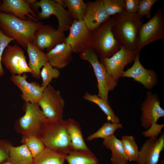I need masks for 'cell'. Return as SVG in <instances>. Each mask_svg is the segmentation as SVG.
I'll return each mask as SVG.
<instances>
[{
  "label": "cell",
  "instance_id": "16",
  "mask_svg": "<svg viewBox=\"0 0 164 164\" xmlns=\"http://www.w3.org/2000/svg\"><path fill=\"white\" fill-rule=\"evenodd\" d=\"M26 73L22 75H12L10 80L21 91L22 99L25 102L37 104L41 98L45 88L35 81L27 80Z\"/></svg>",
  "mask_w": 164,
  "mask_h": 164
},
{
  "label": "cell",
  "instance_id": "27",
  "mask_svg": "<svg viewBox=\"0 0 164 164\" xmlns=\"http://www.w3.org/2000/svg\"><path fill=\"white\" fill-rule=\"evenodd\" d=\"M66 155L45 147L41 154L33 158L32 164H63Z\"/></svg>",
  "mask_w": 164,
  "mask_h": 164
},
{
  "label": "cell",
  "instance_id": "9",
  "mask_svg": "<svg viewBox=\"0 0 164 164\" xmlns=\"http://www.w3.org/2000/svg\"><path fill=\"white\" fill-rule=\"evenodd\" d=\"M37 104L47 119H63L64 101L60 92L50 85L45 88Z\"/></svg>",
  "mask_w": 164,
  "mask_h": 164
},
{
  "label": "cell",
  "instance_id": "8",
  "mask_svg": "<svg viewBox=\"0 0 164 164\" xmlns=\"http://www.w3.org/2000/svg\"><path fill=\"white\" fill-rule=\"evenodd\" d=\"M32 5L35 9H41V11L36 16L37 20H44L54 15L58 22L57 29L64 32L69 31L74 20L68 11L55 0H36Z\"/></svg>",
  "mask_w": 164,
  "mask_h": 164
},
{
  "label": "cell",
  "instance_id": "7",
  "mask_svg": "<svg viewBox=\"0 0 164 164\" xmlns=\"http://www.w3.org/2000/svg\"><path fill=\"white\" fill-rule=\"evenodd\" d=\"M164 38V23L163 11L158 9L154 15L143 23L139 32L136 52L139 53L142 48L150 43Z\"/></svg>",
  "mask_w": 164,
  "mask_h": 164
},
{
  "label": "cell",
  "instance_id": "6",
  "mask_svg": "<svg viewBox=\"0 0 164 164\" xmlns=\"http://www.w3.org/2000/svg\"><path fill=\"white\" fill-rule=\"evenodd\" d=\"M80 58L88 62L92 66L97 81V95L109 103L108 95L117 86L118 82L108 73L99 60L98 56L91 46L80 53Z\"/></svg>",
  "mask_w": 164,
  "mask_h": 164
},
{
  "label": "cell",
  "instance_id": "18",
  "mask_svg": "<svg viewBox=\"0 0 164 164\" xmlns=\"http://www.w3.org/2000/svg\"><path fill=\"white\" fill-rule=\"evenodd\" d=\"M33 0H3L0 4V12L11 14L23 20L28 17L38 21L36 15L31 8Z\"/></svg>",
  "mask_w": 164,
  "mask_h": 164
},
{
  "label": "cell",
  "instance_id": "1",
  "mask_svg": "<svg viewBox=\"0 0 164 164\" xmlns=\"http://www.w3.org/2000/svg\"><path fill=\"white\" fill-rule=\"evenodd\" d=\"M43 23L28 17L26 20L12 14L0 12V30L6 36L13 38L17 43L26 49L28 43L32 42L35 31Z\"/></svg>",
  "mask_w": 164,
  "mask_h": 164
},
{
  "label": "cell",
  "instance_id": "14",
  "mask_svg": "<svg viewBox=\"0 0 164 164\" xmlns=\"http://www.w3.org/2000/svg\"><path fill=\"white\" fill-rule=\"evenodd\" d=\"M141 125L146 130L164 116V110L160 106L158 95L151 91L147 92L146 98L141 104Z\"/></svg>",
  "mask_w": 164,
  "mask_h": 164
},
{
  "label": "cell",
  "instance_id": "28",
  "mask_svg": "<svg viewBox=\"0 0 164 164\" xmlns=\"http://www.w3.org/2000/svg\"><path fill=\"white\" fill-rule=\"evenodd\" d=\"M66 7L74 20H83L85 16L87 5L83 0H65Z\"/></svg>",
  "mask_w": 164,
  "mask_h": 164
},
{
  "label": "cell",
  "instance_id": "31",
  "mask_svg": "<svg viewBox=\"0 0 164 164\" xmlns=\"http://www.w3.org/2000/svg\"><path fill=\"white\" fill-rule=\"evenodd\" d=\"M21 142L27 147L33 158L41 154L45 148L42 140L37 137L22 136Z\"/></svg>",
  "mask_w": 164,
  "mask_h": 164
},
{
  "label": "cell",
  "instance_id": "5",
  "mask_svg": "<svg viewBox=\"0 0 164 164\" xmlns=\"http://www.w3.org/2000/svg\"><path fill=\"white\" fill-rule=\"evenodd\" d=\"M23 108L24 115L15 123V131L22 136L39 138L42 128L46 118L37 103L25 102Z\"/></svg>",
  "mask_w": 164,
  "mask_h": 164
},
{
  "label": "cell",
  "instance_id": "26",
  "mask_svg": "<svg viewBox=\"0 0 164 164\" xmlns=\"http://www.w3.org/2000/svg\"><path fill=\"white\" fill-rule=\"evenodd\" d=\"M83 99L97 105L104 114L107 116L108 121L113 123H120L119 118L116 116L109 103L96 94H92L86 92L83 97Z\"/></svg>",
  "mask_w": 164,
  "mask_h": 164
},
{
  "label": "cell",
  "instance_id": "2",
  "mask_svg": "<svg viewBox=\"0 0 164 164\" xmlns=\"http://www.w3.org/2000/svg\"><path fill=\"white\" fill-rule=\"evenodd\" d=\"M112 17L114 20L112 30L116 39L128 50L136 52L142 18L137 13H128L125 10Z\"/></svg>",
  "mask_w": 164,
  "mask_h": 164
},
{
  "label": "cell",
  "instance_id": "3",
  "mask_svg": "<svg viewBox=\"0 0 164 164\" xmlns=\"http://www.w3.org/2000/svg\"><path fill=\"white\" fill-rule=\"evenodd\" d=\"M39 138L46 148L67 155L73 149L66 125V120L46 118Z\"/></svg>",
  "mask_w": 164,
  "mask_h": 164
},
{
  "label": "cell",
  "instance_id": "36",
  "mask_svg": "<svg viewBox=\"0 0 164 164\" xmlns=\"http://www.w3.org/2000/svg\"><path fill=\"white\" fill-rule=\"evenodd\" d=\"M12 145L9 141L0 139V164L9 160V148Z\"/></svg>",
  "mask_w": 164,
  "mask_h": 164
},
{
  "label": "cell",
  "instance_id": "38",
  "mask_svg": "<svg viewBox=\"0 0 164 164\" xmlns=\"http://www.w3.org/2000/svg\"><path fill=\"white\" fill-rule=\"evenodd\" d=\"M139 0H125V10L130 13H137Z\"/></svg>",
  "mask_w": 164,
  "mask_h": 164
},
{
  "label": "cell",
  "instance_id": "19",
  "mask_svg": "<svg viewBox=\"0 0 164 164\" xmlns=\"http://www.w3.org/2000/svg\"><path fill=\"white\" fill-rule=\"evenodd\" d=\"M87 9L83 20L88 28L93 31L111 17L107 13L102 0L87 1Z\"/></svg>",
  "mask_w": 164,
  "mask_h": 164
},
{
  "label": "cell",
  "instance_id": "24",
  "mask_svg": "<svg viewBox=\"0 0 164 164\" xmlns=\"http://www.w3.org/2000/svg\"><path fill=\"white\" fill-rule=\"evenodd\" d=\"M33 158L28 148L24 144L17 146H11L9 160L12 164H32Z\"/></svg>",
  "mask_w": 164,
  "mask_h": 164
},
{
  "label": "cell",
  "instance_id": "11",
  "mask_svg": "<svg viewBox=\"0 0 164 164\" xmlns=\"http://www.w3.org/2000/svg\"><path fill=\"white\" fill-rule=\"evenodd\" d=\"M65 43L70 47L73 53H80L91 46L92 32L82 21L74 20Z\"/></svg>",
  "mask_w": 164,
  "mask_h": 164
},
{
  "label": "cell",
  "instance_id": "12",
  "mask_svg": "<svg viewBox=\"0 0 164 164\" xmlns=\"http://www.w3.org/2000/svg\"><path fill=\"white\" fill-rule=\"evenodd\" d=\"M2 63L12 75L31 73L26 61V57L22 48L17 44L8 45L5 49Z\"/></svg>",
  "mask_w": 164,
  "mask_h": 164
},
{
  "label": "cell",
  "instance_id": "17",
  "mask_svg": "<svg viewBox=\"0 0 164 164\" xmlns=\"http://www.w3.org/2000/svg\"><path fill=\"white\" fill-rule=\"evenodd\" d=\"M132 67L124 71L122 77L133 78L141 84L146 89H151L158 82L156 73L153 70L145 69L139 60V53L137 54Z\"/></svg>",
  "mask_w": 164,
  "mask_h": 164
},
{
  "label": "cell",
  "instance_id": "30",
  "mask_svg": "<svg viewBox=\"0 0 164 164\" xmlns=\"http://www.w3.org/2000/svg\"><path fill=\"white\" fill-rule=\"evenodd\" d=\"M121 140L128 161L135 162L138 155L139 149L135 138L132 135H125L121 136Z\"/></svg>",
  "mask_w": 164,
  "mask_h": 164
},
{
  "label": "cell",
  "instance_id": "13",
  "mask_svg": "<svg viewBox=\"0 0 164 164\" xmlns=\"http://www.w3.org/2000/svg\"><path fill=\"white\" fill-rule=\"evenodd\" d=\"M64 32L49 25H42L34 33L32 42L41 51L48 52L57 45L64 43Z\"/></svg>",
  "mask_w": 164,
  "mask_h": 164
},
{
  "label": "cell",
  "instance_id": "20",
  "mask_svg": "<svg viewBox=\"0 0 164 164\" xmlns=\"http://www.w3.org/2000/svg\"><path fill=\"white\" fill-rule=\"evenodd\" d=\"M73 53L70 46L65 42L57 45L46 53L48 63L59 69L66 67L72 61Z\"/></svg>",
  "mask_w": 164,
  "mask_h": 164
},
{
  "label": "cell",
  "instance_id": "22",
  "mask_svg": "<svg viewBox=\"0 0 164 164\" xmlns=\"http://www.w3.org/2000/svg\"><path fill=\"white\" fill-rule=\"evenodd\" d=\"M103 145L111 152L112 164H128V160L125 153L121 140L114 135L104 139Z\"/></svg>",
  "mask_w": 164,
  "mask_h": 164
},
{
  "label": "cell",
  "instance_id": "25",
  "mask_svg": "<svg viewBox=\"0 0 164 164\" xmlns=\"http://www.w3.org/2000/svg\"><path fill=\"white\" fill-rule=\"evenodd\" d=\"M69 164H98V160L91 152L73 150L66 156Z\"/></svg>",
  "mask_w": 164,
  "mask_h": 164
},
{
  "label": "cell",
  "instance_id": "40",
  "mask_svg": "<svg viewBox=\"0 0 164 164\" xmlns=\"http://www.w3.org/2000/svg\"><path fill=\"white\" fill-rule=\"evenodd\" d=\"M2 2V0H0V4Z\"/></svg>",
  "mask_w": 164,
  "mask_h": 164
},
{
  "label": "cell",
  "instance_id": "15",
  "mask_svg": "<svg viewBox=\"0 0 164 164\" xmlns=\"http://www.w3.org/2000/svg\"><path fill=\"white\" fill-rule=\"evenodd\" d=\"M164 149V133L157 138L146 140L139 150L136 164H157L161 152Z\"/></svg>",
  "mask_w": 164,
  "mask_h": 164
},
{
  "label": "cell",
  "instance_id": "21",
  "mask_svg": "<svg viewBox=\"0 0 164 164\" xmlns=\"http://www.w3.org/2000/svg\"><path fill=\"white\" fill-rule=\"evenodd\" d=\"M26 50L31 75L32 77L39 79L41 69L48 63L46 53L38 48L32 42L27 43Z\"/></svg>",
  "mask_w": 164,
  "mask_h": 164
},
{
  "label": "cell",
  "instance_id": "10",
  "mask_svg": "<svg viewBox=\"0 0 164 164\" xmlns=\"http://www.w3.org/2000/svg\"><path fill=\"white\" fill-rule=\"evenodd\" d=\"M138 54L121 45L120 49L112 56L100 59L99 61L109 74L118 82L119 78L122 77L125 66L134 61Z\"/></svg>",
  "mask_w": 164,
  "mask_h": 164
},
{
  "label": "cell",
  "instance_id": "32",
  "mask_svg": "<svg viewBox=\"0 0 164 164\" xmlns=\"http://www.w3.org/2000/svg\"><path fill=\"white\" fill-rule=\"evenodd\" d=\"M60 75L59 69L53 67L47 63L42 68L40 71V77L42 80L41 86L46 88L50 85L53 79L58 78Z\"/></svg>",
  "mask_w": 164,
  "mask_h": 164
},
{
  "label": "cell",
  "instance_id": "35",
  "mask_svg": "<svg viewBox=\"0 0 164 164\" xmlns=\"http://www.w3.org/2000/svg\"><path fill=\"white\" fill-rule=\"evenodd\" d=\"M15 39L4 35L0 30V77H3L5 71L2 66V58L4 50L9 44Z\"/></svg>",
  "mask_w": 164,
  "mask_h": 164
},
{
  "label": "cell",
  "instance_id": "29",
  "mask_svg": "<svg viewBox=\"0 0 164 164\" xmlns=\"http://www.w3.org/2000/svg\"><path fill=\"white\" fill-rule=\"evenodd\" d=\"M123 128L122 124L120 123L106 122L98 130L88 136L87 140L90 141L96 138H101L104 139L114 135L117 129Z\"/></svg>",
  "mask_w": 164,
  "mask_h": 164
},
{
  "label": "cell",
  "instance_id": "39",
  "mask_svg": "<svg viewBox=\"0 0 164 164\" xmlns=\"http://www.w3.org/2000/svg\"><path fill=\"white\" fill-rule=\"evenodd\" d=\"M1 164H12L9 160L3 162Z\"/></svg>",
  "mask_w": 164,
  "mask_h": 164
},
{
  "label": "cell",
  "instance_id": "23",
  "mask_svg": "<svg viewBox=\"0 0 164 164\" xmlns=\"http://www.w3.org/2000/svg\"><path fill=\"white\" fill-rule=\"evenodd\" d=\"M66 122L67 130L73 150L91 151L84 139L79 124L71 118L66 120Z\"/></svg>",
  "mask_w": 164,
  "mask_h": 164
},
{
  "label": "cell",
  "instance_id": "37",
  "mask_svg": "<svg viewBox=\"0 0 164 164\" xmlns=\"http://www.w3.org/2000/svg\"><path fill=\"white\" fill-rule=\"evenodd\" d=\"M164 127L163 124H159L157 123L152 124L145 131L142 132V135L146 138H157Z\"/></svg>",
  "mask_w": 164,
  "mask_h": 164
},
{
  "label": "cell",
  "instance_id": "4",
  "mask_svg": "<svg viewBox=\"0 0 164 164\" xmlns=\"http://www.w3.org/2000/svg\"><path fill=\"white\" fill-rule=\"evenodd\" d=\"M114 23L112 17L92 31L91 47L100 59L111 57L121 48L112 30Z\"/></svg>",
  "mask_w": 164,
  "mask_h": 164
},
{
  "label": "cell",
  "instance_id": "33",
  "mask_svg": "<svg viewBox=\"0 0 164 164\" xmlns=\"http://www.w3.org/2000/svg\"><path fill=\"white\" fill-rule=\"evenodd\" d=\"M107 14L110 16L125 11V0H102Z\"/></svg>",
  "mask_w": 164,
  "mask_h": 164
},
{
  "label": "cell",
  "instance_id": "34",
  "mask_svg": "<svg viewBox=\"0 0 164 164\" xmlns=\"http://www.w3.org/2000/svg\"><path fill=\"white\" fill-rule=\"evenodd\" d=\"M158 1V0H139L137 14L142 18L145 16L147 19H149L151 16V9Z\"/></svg>",
  "mask_w": 164,
  "mask_h": 164
}]
</instances>
